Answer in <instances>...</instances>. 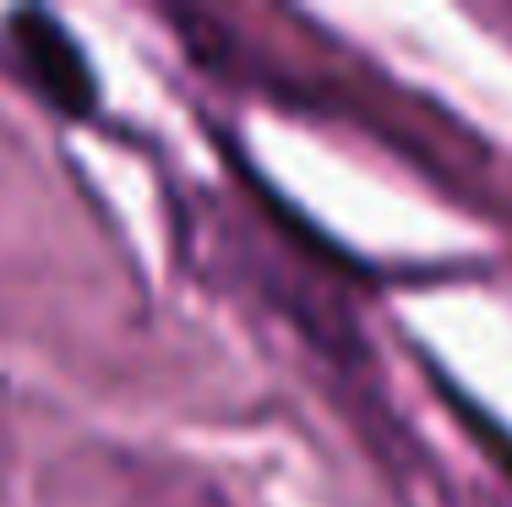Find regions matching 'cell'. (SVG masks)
Instances as JSON below:
<instances>
[{"mask_svg": "<svg viewBox=\"0 0 512 507\" xmlns=\"http://www.w3.org/2000/svg\"><path fill=\"white\" fill-rule=\"evenodd\" d=\"M6 50L50 110H60L66 120H82L99 110V71H93L88 50L71 39V28L60 17H50V11H11Z\"/></svg>", "mask_w": 512, "mask_h": 507, "instance_id": "1", "label": "cell"}]
</instances>
